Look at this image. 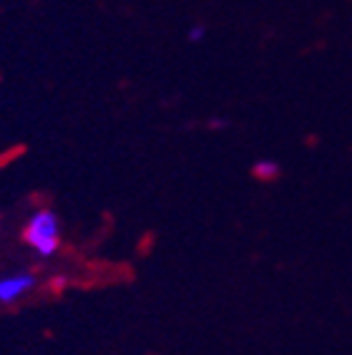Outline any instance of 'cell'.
Returning a JSON list of instances; mask_svg holds the SVG:
<instances>
[{"instance_id": "obj_4", "label": "cell", "mask_w": 352, "mask_h": 355, "mask_svg": "<svg viewBox=\"0 0 352 355\" xmlns=\"http://www.w3.org/2000/svg\"><path fill=\"white\" fill-rule=\"evenodd\" d=\"M206 35H209V28H206V23H191V26L186 28V41H189V43L206 41Z\"/></svg>"}, {"instance_id": "obj_3", "label": "cell", "mask_w": 352, "mask_h": 355, "mask_svg": "<svg viewBox=\"0 0 352 355\" xmlns=\"http://www.w3.org/2000/svg\"><path fill=\"white\" fill-rule=\"evenodd\" d=\"M279 174H282V166L274 159H257L252 164V177L259 182H274V179H279Z\"/></svg>"}, {"instance_id": "obj_5", "label": "cell", "mask_w": 352, "mask_h": 355, "mask_svg": "<svg viewBox=\"0 0 352 355\" xmlns=\"http://www.w3.org/2000/svg\"><path fill=\"white\" fill-rule=\"evenodd\" d=\"M211 129H229V121H227V119H214V121H211Z\"/></svg>"}, {"instance_id": "obj_2", "label": "cell", "mask_w": 352, "mask_h": 355, "mask_svg": "<svg viewBox=\"0 0 352 355\" xmlns=\"http://www.w3.org/2000/svg\"><path fill=\"white\" fill-rule=\"evenodd\" d=\"M38 277L33 272H10L0 277V305H13L35 287Z\"/></svg>"}, {"instance_id": "obj_1", "label": "cell", "mask_w": 352, "mask_h": 355, "mask_svg": "<svg viewBox=\"0 0 352 355\" xmlns=\"http://www.w3.org/2000/svg\"><path fill=\"white\" fill-rule=\"evenodd\" d=\"M23 242L41 257H53L61 250V222L53 209H38L23 227Z\"/></svg>"}]
</instances>
